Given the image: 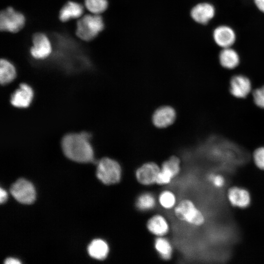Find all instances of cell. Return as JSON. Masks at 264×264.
Segmentation results:
<instances>
[{
  "label": "cell",
  "mask_w": 264,
  "mask_h": 264,
  "mask_svg": "<svg viewBox=\"0 0 264 264\" xmlns=\"http://www.w3.org/2000/svg\"><path fill=\"white\" fill-rule=\"evenodd\" d=\"M61 144L65 155L73 161L88 162L93 159V150L86 134H67L64 136Z\"/></svg>",
  "instance_id": "1"
},
{
  "label": "cell",
  "mask_w": 264,
  "mask_h": 264,
  "mask_svg": "<svg viewBox=\"0 0 264 264\" xmlns=\"http://www.w3.org/2000/svg\"><path fill=\"white\" fill-rule=\"evenodd\" d=\"M104 28V22L100 15L86 14L77 21L75 34L81 40L89 42L96 38Z\"/></svg>",
  "instance_id": "2"
},
{
  "label": "cell",
  "mask_w": 264,
  "mask_h": 264,
  "mask_svg": "<svg viewBox=\"0 0 264 264\" xmlns=\"http://www.w3.org/2000/svg\"><path fill=\"white\" fill-rule=\"evenodd\" d=\"M122 170L116 160L104 157L97 164L96 176L103 184L113 185L119 183L122 178Z\"/></svg>",
  "instance_id": "3"
},
{
  "label": "cell",
  "mask_w": 264,
  "mask_h": 264,
  "mask_svg": "<svg viewBox=\"0 0 264 264\" xmlns=\"http://www.w3.org/2000/svg\"><path fill=\"white\" fill-rule=\"evenodd\" d=\"M174 214L180 220L194 226L203 224L205 219L201 212L193 202L189 199H183L176 204L174 208Z\"/></svg>",
  "instance_id": "4"
},
{
  "label": "cell",
  "mask_w": 264,
  "mask_h": 264,
  "mask_svg": "<svg viewBox=\"0 0 264 264\" xmlns=\"http://www.w3.org/2000/svg\"><path fill=\"white\" fill-rule=\"evenodd\" d=\"M25 17L13 7L2 9L0 13V30L1 32L16 33L22 30L25 24Z\"/></svg>",
  "instance_id": "5"
},
{
  "label": "cell",
  "mask_w": 264,
  "mask_h": 264,
  "mask_svg": "<svg viewBox=\"0 0 264 264\" xmlns=\"http://www.w3.org/2000/svg\"><path fill=\"white\" fill-rule=\"evenodd\" d=\"M10 193L18 202L23 204H31L35 199V191L29 181L21 178L11 187Z\"/></svg>",
  "instance_id": "6"
},
{
  "label": "cell",
  "mask_w": 264,
  "mask_h": 264,
  "mask_svg": "<svg viewBox=\"0 0 264 264\" xmlns=\"http://www.w3.org/2000/svg\"><path fill=\"white\" fill-rule=\"evenodd\" d=\"M32 44L30 53L34 59H45L49 56L52 52L51 42L46 34L43 32H37L33 35Z\"/></svg>",
  "instance_id": "7"
},
{
  "label": "cell",
  "mask_w": 264,
  "mask_h": 264,
  "mask_svg": "<svg viewBox=\"0 0 264 264\" xmlns=\"http://www.w3.org/2000/svg\"><path fill=\"white\" fill-rule=\"evenodd\" d=\"M180 171V161L176 156H172L165 161L160 167L156 184L165 185L169 184Z\"/></svg>",
  "instance_id": "8"
},
{
  "label": "cell",
  "mask_w": 264,
  "mask_h": 264,
  "mask_svg": "<svg viewBox=\"0 0 264 264\" xmlns=\"http://www.w3.org/2000/svg\"><path fill=\"white\" fill-rule=\"evenodd\" d=\"M252 90V84L248 77L242 74L233 75L229 82V91L235 97L244 98Z\"/></svg>",
  "instance_id": "9"
},
{
  "label": "cell",
  "mask_w": 264,
  "mask_h": 264,
  "mask_svg": "<svg viewBox=\"0 0 264 264\" xmlns=\"http://www.w3.org/2000/svg\"><path fill=\"white\" fill-rule=\"evenodd\" d=\"M160 167L155 162L144 163L135 171V177L137 181L142 185L150 186L156 184Z\"/></svg>",
  "instance_id": "10"
},
{
  "label": "cell",
  "mask_w": 264,
  "mask_h": 264,
  "mask_svg": "<svg viewBox=\"0 0 264 264\" xmlns=\"http://www.w3.org/2000/svg\"><path fill=\"white\" fill-rule=\"evenodd\" d=\"M234 30L227 25L217 26L213 32V38L215 44L221 48L231 47L236 41Z\"/></svg>",
  "instance_id": "11"
},
{
  "label": "cell",
  "mask_w": 264,
  "mask_h": 264,
  "mask_svg": "<svg viewBox=\"0 0 264 264\" xmlns=\"http://www.w3.org/2000/svg\"><path fill=\"white\" fill-rule=\"evenodd\" d=\"M216 15V8L211 3L201 2L197 4L192 9L191 15L197 22L206 24Z\"/></svg>",
  "instance_id": "12"
},
{
  "label": "cell",
  "mask_w": 264,
  "mask_h": 264,
  "mask_svg": "<svg viewBox=\"0 0 264 264\" xmlns=\"http://www.w3.org/2000/svg\"><path fill=\"white\" fill-rule=\"evenodd\" d=\"M83 5L77 1L68 0L62 5L59 12V20L66 22L71 20L79 19L84 13Z\"/></svg>",
  "instance_id": "13"
},
{
  "label": "cell",
  "mask_w": 264,
  "mask_h": 264,
  "mask_svg": "<svg viewBox=\"0 0 264 264\" xmlns=\"http://www.w3.org/2000/svg\"><path fill=\"white\" fill-rule=\"evenodd\" d=\"M176 118V112L174 108L165 106L157 109L153 115V122L157 128H163L173 123Z\"/></svg>",
  "instance_id": "14"
},
{
  "label": "cell",
  "mask_w": 264,
  "mask_h": 264,
  "mask_svg": "<svg viewBox=\"0 0 264 264\" xmlns=\"http://www.w3.org/2000/svg\"><path fill=\"white\" fill-rule=\"evenodd\" d=\"M146 227L150 233L156 237H164L170 229L168 221L160 214H155L149 218Z\"/></svg>",
  "instance_id": "15"
},
{
  "label": "cell",
  "mask_w": 264,
  "mask_h": 264,
  "mask_svg": "<svg viewBox=\"0 0 264 264\" xmlns=\"http://www.w3.org/2000/svg\"><path fill=\"white\" fill-rule=\"evenodd\" d=\"M220 65L227 69H234L240 64L241 59L238 52L232 47L222 48L218 56Z\"/></svg>",
  "instance_id": "16"
},
{
  "label": "cell",
  "mask_w": 264,
  "mask_h": 264,
  "mask_svg": "<svg viewBox=\"0 0 264 264\" xmlns=\"http://www.w3.org/2000/svg\"><path fill=\"white\" fill-rule=\"evenodd\" d=\"M227 197L232 205L241 208L248 206L250 203V196L245 189L238 187L230 188L227 193Z\"/></svg>",
  "instance_id": "17"
},
{
  "label": "cell",
  "mask_w": 264,
  "mask_h": 264,
  "mask_svg": "<svg viewBox=\"0 0 264 264\" xmlns=\"http://www.w3.org/2000/svg\"><path fill=\"white\" fill-rule=\"evenodd\" d=\"M32 96L31 88L25 84H21L20 88L12 94L11 103L16 107L25 108L30 104Z\"/></svg>",
  "instance_id": "18"
},
{
  "label": "cell",
  "mask_w": 264,
  "mask_h": 264,
  "mask_svg": "<svg viewBox=\"0 0 264 264\" xmlns=\"http://www.w3.org/2000/svg\"><path fill=\"white\" fill-rule=\"evenodd\" d=\"M109 246L103 240L97 239L93 240L88 248V253L94 259L103 260L109 253Z\"/></svg>",
  "instance_id": "19"
},
{
  "label": "cell",
  "mask_w": 264,
  "mask_h": 264,
  "mask_svg": "<svg viewBox=\"0 0 264 264\" xmlns=\"http://www.w3.org/2000/svg\"><path fill=\"white\" fill-rule=\"evenodd\" d=\"M154 247L159 256L164 260H169L173 254V247L170 242L164 237H156Z\"/></svg>",
  "instance_id": "20"
},
{
  "label": "cell",
  "mask_w": 264,
  "mask_h": 264,
  "mask_svg": "<svg viewBox=\"0 0 264 264\" xmlns=\"http://www.w3.org/2000/svg\"><path fill=\"white\" fill-rule=\"evenodd\" d=\"M16 76V70L14 66L7 60H0V82L2 85L12 81Z\"/></svg>",
  "instance_id": "21"
},
{
  "label": "cell",
  "mask_w": 264,
  "mask_h": 264,
  "mask_svg": "<svg viewBox=\"0 0 264 264\" xmlns=\"http://www.w3.org/2000/svg\"><path fill=\"white\" fill-rule=\"evenodd\" d=\"M156 203V199L152 193L144 192L137 197L135 206L140 211H147L154 209Z\"/></svg>",
  "instance_id": "22"
},
{
  "label": "cell",
  "mask_w": 264,
  "mask_h": 264,
  "mask_svg": "<svg viewBox=\"0 0 264 264\" xmlns=\"http://www.w3.org/2000/svg\"><path fill=\"white\" fill-rule=\"evenodd\" d=\"M159 205L164 209H171L176 205V198L171 191L166 190L162 191L158 197Z\"/></svg>",
  "instance_id": "23"
},
{
  "label": "cell",
  "mask_w": 264,
  "mask_h": 264,
  "mask_svg": "<svg viewBox=\"0 0 264 264\" xmlns=\"http://www.w3.org/2000/svg\"><path fill=\"white\" fill-rule=\"evenodd\" d=\"M84 2L86 9L93 14L103 13L108 6L107 0H84Z\"/></svg>",
  "instance_id": "24"
},
{
  "label": "cell",
  "mask_w": 264,
  "mask_h": 264,
  "mask_svg": "<svg viewBox=\"0 0 264 264\" xmlns=\"http://www.w3.org/2000/svg\"><path fill=\"white\" fill-rule=\"evenodd\" d=\"M252 154L254 163L256 167L264 170V146L256 148Z\"/></svg>",
  "instance_id": "25"
},
{
  "label": "cell",
  "mask_w": 264,
  "mask_h": 264,
  "mask_svg": "<svg viewBox=\"0 0 264 264\" xmlns=\"http://www.w3.org/2000/svg\"><path fill=\"white\" fill-rule=\"evenodd\" d=\"M251 93L255 104L264 109V85L253 89Z\"/></svg>",
  "instance_id": "26"
},
{
  "label": "cell",
  "mask_w": 264,
  "mask_h": 264,
  "mask_svg": "<svg viewBox=\"0 0 264 264\" xmlns=\"http://www.w3.org/2000/svg\"><path fill=\"white\" fill-rule=\"evenodd\" d=\"M208 179L213 183L215 186L219 188L223 186L225 182L224 178L220 175L211 174L208 176Z\"/></svg>",
  "instance_id": "27"
},
{
  "label": "cell",
  "mask_w": 264,
  "mask_h": 264,
  "mask_svg": "<svg viewBox=\"0 0 264 264\" xmlns=\"http://www.w3.org/2000/svg\"><path fill=\"white\" fill-rule=\"evenodd\" d=\"M254 3L257 9L264 13V0H253Z\"/></svg>",
  "instance_id": "28"
},
{
  "label": "cell",
  "mask_w": 264,
  "mask_h": 264,
  "mask_svg": "<svg viewBox=\"0 0 264 264\" xmlns=\"http://www.w3.org/2000/svg\"><path fill=\"white\" fill-rule=\"evenodd\" d=\"M7 198V195L6 192L0 188V202L1 203H4Z\"/></svg>",
  "instance_id": "29"
},
{
  "label": "cell",
  "mask_w": 264,
  "mask_h": 264,
  "mask_svg": "<svg viewBox=\"0 0 264 264\" xmlns=\"http://www.w3.org/2000/svg\"><path fill=\"white\" fill-rule=\"evenodd\" d=\"M5 264H19L21 262L17 259L13 258H8L4 262Z\"/></svg>",
  "instance_id": "30"
}]
</instances>
